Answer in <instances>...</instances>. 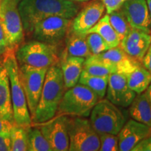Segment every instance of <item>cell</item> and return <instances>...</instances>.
Here are the masks:
<instances>
[{"mask_svg": "<svg viewBox=\"0 0 151 151\" xmlns=\"http://www.w3.org/2000/svg\"><path fill=\"white\" fill-rule=\"evenodd\" d=\"M29 127L16 124L13 126L11 129V151L28 150V130Z\"/></svg>", "mask_w": 151, "mask_h": 151, "instance_id": "obj_25", "label": "cell"}, {"mask_svg": "<svg viewBox=\"0 0 151 151\" xmlns=\"http://www.w3.org/2000/svg\"><path fill=\"white\" fill-rule=\"evenodd\" d=\"M99 100V97L92 90L77 83L64 93L57 113L64 116H88Z\"/></svg>", "mask_w": 151, "mask_h": 151, "instance_id": "obj_4", "label": "cell"}, {"mask_svg": "<svg viewBox=\"0 0 151 151\" xmlns=\"http://www.w3.org/2000/svg\"><path fill=\"white\" fill-rule=\"evenodd\" d=\"M103 62L113 73L125 75L133 70L141 62L129 57L120 47H115L98 55H92Z\"/></svg>", "mask_w": 151, "mask_h": 151, "instance_id": "obj_13", "label": "cell"}, {"mask_svg": "<svg viewBox=\"0 0 151 151\" xmlns=\"http://www.w3.org/2000/svg\"><path fill=\"white\" fill-rule=\"evenodd\" d=\"M109 17L111 26L122 39L132 29L123 13L119 9L109 14Z\"/></svg>", "mask_w": 151, "mask_h": 151, "instance_id": "obj_27", "label": "cell"}, {"mask_svg": "<svg viewBox=\"0 0 151 151\" xmlns=\"http://www.w3.org/2000/svg\"><path fill=\"white\" fill-rule=\"evenodd\" d=\"M70 1H78V2H83V1H89V0H70Z\"/></svg>", "mask_w": 151, "mask_h": 151, "instance_id": "obj_39", "label": "cell"}, {"mask_svg": "<svg viewBox=\"0 0 151 151\" xmlns=\"http://www.w3.org/2000/svg\"><path fill=\"white\" fill-rule=\"evenodd\" d=\"M137 95L128 86L125 76L119 73H111L109 76L106 99L117 106L127 108Z\"/></svg>", "mask_w": 151, "mask_h": 151, "instance_id": "obj_12", "label": "cell"}, {"mask_svg": "<svg viewBox=\"0 0 151 151\" xmlns=\"http://www.w3.org/2000/svg\"><path fill=\"white\" fill-rule=\"evenodd\" d=\"M7 52H8V46H7L6 39L2 26L0 22V56L6 54Z\"/></svg>", "mask_w": 151, "mask_h": 151, "instance_id": "obj_34", "label": "cell"}, {"mask_svg": "<svg viewBox=\"0 0 151 151\" xmlns=\"http://www.w3.org/2000/svg\"><path fill=\"white\" fill-rule=\"evenodd\" d=\"M15 55L20 65H26L34 67L49 68L57 65L59 61L57 46L37 40L20 46Z\"/></svg>", "mask_w": 151, "mask_h": 151, "instance_id": "obj_7", "label": "cell"}, {"mask_svg": "<svg viewBox=\"0 0 151 151\" xmlns=\"http://www.w3.org/2000/svg\"><path fill=\"white\" fill-rule=\"evenodd\" d=\"M86 58L65 55L62 60L60 68L63 75L65 88H72L78 83Z\"/></svg>", "mask_w": 151, "mask_h": 151, "instance_id": "obj_19", "label": "cell"}, {"mask_svg": "<svg viewBox=\"0 0 151 151\" xmlns=\"http://www.w3.org/2000/svg\"><path fill=\"white\" fill-rule=\"evenodd\" d=\"M18 9L24 31L30 34L38 22L48 17L73 18L78 12L79 6L70 0H21Z\"/></svg>", "mask_w": 151, "mask_h": 151, "instance_id": "obj_1", "label": "cell"}, {"mask_svg": "<svg viewBox=\"0 0 151 151\" xmlns=\"http://www.w3.org/2000/svg\"><path fill=\"white\" fill-rule=\"evenodd\" d=\"M90 123L98 133L117 135L126 122L123 112L107 99L99 100L90 112Z\"/></svg>", "mask_w": 151, "mask_h": 151, "instance_id": "obj_6", "label": "cell"}, {"mask_svg": "<svg viewBox=\"0 0 151 151\" xmlns=\"http://www.w3.org/2000/svg\"><path fill=\"white\" fill-rule=\"evenodd\" d=\"M83 71L89 74L97 76H107L113 73L110 68L104 65L103 62L94 58L93 55H90L86 58Z\"/></svg>", "mask_w": 151, "mask_h": 151, "instance_id": "obj_28", "label": "cell"}, {"mask_svg": "<svg viewBox=\"0 0 151 151\" xmlns=\"http://www.w3.org/2000/svg\"><path fill=\"white\" fill-rule=\"evenodd\" d=\"M86 40L92 55H98L111 48L101 36L97 33L86 34Z\"/></svg>", "mask_w": 151, "mask_h": 151, "instance_id": "obj_29", "label": "cell"}, {"mask_svg": "<svg viewBox=\"0 0 151 151\" xmlns=\"http://www.w3.org/2000/svg\"><path fill=\"white\" fill-rule=\"evenodd\" d=\"M11 150V131L0 133V151Z\"/></svg>", "mask_w": 151, "mask_h": 151, "instance_id": "obj_31", "label": "cell"}, {"mask_svg": "<svg viewBox=\"0 0 151 151\" xmlns=\"http://www.w3.org/2000/svg\"><path fill=\"white\" fill-rule=\"evenodd\" d=\"M150 44V32L132 28L122 39L120 46L129 57L141 62Z\"/></svg>", "mask_w": 151, "mask_h": 151, "instance_id": "obj_15", "label": "cell"}, {"mask_svg": "<svg viewBox=\"0 0 151 151\" xmlns=\"http://www.w3.org/2000/svg\"><path fill=\"white\" fill-rule=\"evenodd\" d=\"M15 124L14 122H11L9 120H4L0 117V133L4 132H10L11 128Z\"/></svg>", "mask_w": 151, "mask_h": 151, "instance_id": "obj_36", "label": "cell"}, {"mask_svg": "<svg viewBox=\"0 0 151 151\" xmlns=\"http://www.w3.org/2000/svg\"><path fill=\"white\" fill-rule=\"evenodd\" d=\"M147 6H148V9L149 11V14H150V21H151V0H146ZM150 27H151V23H150Z\"/></svg>", "mask_w": 151, "mask_h": 151, "instance_id": "obj_38", "label": "cell"}, {"mask_svg": "<svg viewBox=\"0 0 151 151\" xmlns=\"http://www.w3.org/2000/svg\"><path fill=\"white\" fill-rule=\"evenodd\" d=\"M71 22V19L50 16L38 22L32 33L35 40L57 46L65 39Z\"/></svg>", "mask_w": 151, "mask_h": 151, "instance_id": "obj_10", "label": "cell"}, {"mask_svg": "<svg viewBox=\"0 0 151 151\" xmlns=\"http://www.w3.org/2000/svg\"><path fill=\"white\" fill-rule=\"evenodd\" d=\"M151 127L137 120H128L118 134L119 150H132L142 139L150 135Z\"/></svg>", "mask_w": 151, "mask_h": 151, "instance_id": "obj_17", "label": "cell"}, {"mask_svg": "<svg viewBox=\"0 0 151 151\" xmlns=\"http://www.w3.org/2000/svg\"><path fill=\"white\" fill-rule=\"evenodd\" d=\"M0 2H1V0H0Z\"/></svg>", "mask_w": 151, "mask_h": 151, "instance_id": "obj_41", "label": "cell"}, {"mask_svg": "<svg viewBox=\"0 0 151 151\" xmlns=\"http://www.w3.org/2000/svg\"><path fill=\"white\" fill-rule=\"evenodd\" d=\"M0 117L15 123L11 101L10 81L8 71L4 63H0Z\"/></svg>", "mask_w": 151, "mask_h": 151, "instance_id": "obj_18", "label": "cell"}, {"mask_svg": "<svg viewBox=\"0 0 151 151\" xmlns=\"http://www.w3.org/2000/svg\"><path fill=\"white\" fill-rule=\"evenodd\" d=\"M0 22L6 39L8 52L14 51L24 39V29L18 4L12 0H1Z\"/></svg>", "mask_w": 151, "mask_h": 151, "instance_id": "obj_8", "label": "cell"}, {"mask_svg": "<svg viewBox=\"0 0 151 151\" xmlns=\"http://www.w3.org/2000/svg\"><path fill=\"white\" fill-rule=\"evenodd\" d=\"M141 64L147 70L151 73V44L149 47L146 53L145 54L144 57L143 58Z\"/></svg>", "mask_w": 151, "mask_h": 151, "instance_id": "obj_35", "label": "cell"}, {"mask_svg": "<svg viewBox=\"0 0 151 151\" xmlns=\"http://www.w3.org/2000/svg\"><path fill=\"white\" fill-rule=\"evenodd\" d=\"M132 151H151V136L142 139L134 147Z\"/></svg>", "mask_w": 151, "mask_h": 151, "instance_id": "obj_33", "label": "cell"}, {"mask_svg": "<svg viewBox=\"0 0 151 151\" xmlns=\"http://www.w3.org/2000/svg\"><path fill=\"white\" fill-rule=\"evenodd\" d=\"M124 76L127 79L128 86L137 94L146 91L151 83V73L141 63Z\"/></svg>", "mask_w": 151, "mask_h": 151, "instance_id": "obj_22", "label": "cell"}, {"mask_svg": "<svg viewBox=\"0 0 151 151\" xmlns=\"http://www.w3.org/2000/svg\"><path fill=\"white\" fill-rule=\"evenodd\" d=\"M145 92H146L147 97H148V99L149 100V101H150V104L151 105V83L148 86V88H147V89L146 90Z\"/></svg>", "mask_w": 151, "mask_h": 151, "instance_id": "obj_37", "label": "cell"}, {"mask_svg": "<svg viewBox=\"0 0 151 151\" xmlns=\"http://www.w3.org/2000/svg\"><path fill=\"white\" fill-rule=\"evenodd\" d=\"M100 141V151L119 150L118 135L110 133H98Z\"/></svg>", "mask_w": 151, "mask_h": 151, "instance_id": "obj_30", "label": "cell"}, {"mask_svg": "<svg viewBox=\"0 0 151 151\" xmlns=\"http://www.w3.org/2000/svg\"><path fill=\"white\" fill-rule=\"evenodd\" d=\"M48 68L34 67L21 65L19 67V74L32 119L35 116L42 91L45 78Z\"/></svg>", "mask_w": 151, "mask_h": 151, "instance_id": "obj_9", "label": "cell"}, {"mask_svg": "<svg viewBox=\"0 0 151 151\" xmlns=\"http://www.w3.org/2000/svg\"><path fill=\"white\" fill-rule=\"evenodd\" d=\"M12 1H14V3H16V4H18H18L20 3V1H21V0H12Z\"/></svg>", "mask_w": 151, "mask_h": 151, "instance_id": "obj_40", "label": "cell"}, {"mask_svg": "<svg viewBox=\"0 0 151 151\" xmlns=\"http://www.w3.org/2000/svg\"><path fill=\"white\" fill-rule=\"evenodd\" d=\"M67 125L69 151L99 150V134L90 120L78 116L67 117Z\"/></svg>", "mask_w": 151, "mask_h": 151, "instance_id": "obj_5", "label": "cell"}, {"mask_svg": "<svg viewBox=\"0 0 151 151\" xmlns=\"http://www.w3.org/2000/svg\"><path fill=\"white\" fill-rule=\"evenodd\" d=\"M109 76H97L83 71L78 83L86 86L97 94L99 99H102L106 93Z\"/></svg>", "mask_w": 151, "mask_h": 151, "instance_id": "obj_24", "label": "cell"}, {"mask_svg": "<svg viewBox=\"0 0 151 151\" xmlns=\"http://www.w3.org/2000/svg\"><path fill=\"white\" fill-rule=\"evenodd\" d=\"M28 150L52 151L51 146L41 133L39 128H29L28 130Z\"/></svg>", "mask_w": 151, "mask_h": 151, "instance_id": "obj_26", "label": "cell"}, {"mask_svg": "<svg viewBox=\"0 0 151 151\" xmlns=\"http://www.w3.org/2000/svg\"><path fill=\"white\" fill-rule=\"evenodd\" d=\"M132 28L150 32V18L146 0H126L120 8Z\"/></svg>", "mask_w": 151, "mask_h": 151, "instance_id": "obj_14", "label": "cell"}, {"mask_svg": "<svg viewBox=\"0 0 151 151\" xmlns=\"http://www.w3.org/2000/svg\"><path fill=\"white\" fill-rule=\"evenodd\" d=\"M3 63L8 71L10 81L11 101L15 123L22 127H31L32 120L19 74V65L14 51L7 52Z\"/></svg>", "mask_w": 151, "mask_h": 151, "instance_id": "obj_3", "label": "cell"}, {"mask_svg": "<svg viewBox=\"0 0 151 151\" xmlns=\"http://www.w3.org/2000/svg\"><path fill=\"white\" fill-rule=\"evenodd\" d=\"M129 113L132 119L151 127V105L146 92L136 95L129 105Z\"/></svg>", "mask_w": 151, "mask_h": 151, "instance_id": "obj_21", "label": "cell"}, {"mask_svg": "<svg viewBox=\"0 0 151 151\" xmlns=\"http://www.w3.org/2000/svg\"><path fill=\"white\" fill-rule=\"evenodd\" d=\"M67 116L58 115L48 121L39 123L41 133L51 146L52 151H67L69 138L67 125Z\"/></svg>", "mask_w": 151, "mask_h": 151, "instance_id": "obj_11", "label": "cell"}, {"mask_svg": "<svg viewBox=\"0 0 151 151\" xmlns=\"http://www.w3.org/2000/svg\"><path fill=\"white\" fill-rule=\"evenodd\" d=\"M124 1L126 0H101V1L104 4L107 14H111L113 11L120 9Z\"/></svg>", "mask_w": 151, "mask_h": 151, "instance_id": "obj_32", "label": "cell"}, {"mask_svg": "<svg viewBox=\"0 0 151 151\" xmlns=\"http://www.w3.org/2000/svg\"><path fill=\"white\" fill-rule=\"evenodd\" d=\"M60 66L52 65L48 69L39 103L32 121L43 123L55 116L65 90Z\"/></svg>", "mask_w": 151, "mask_h": 151, "instance_id": "obj_2", "label": "cell"}, {"mask_svg": "<svg viewBox=\"0 0 151 151\" xmlns=\"http://www.w3.org/2000/svg\"><path fill=\"white\" fill-rule=\"evenodd\" d=\"M97 33L101 36L111 48L119 46L121 38L119 36L109 22V14L101 17L99 20L86 34Z\"/></svg>", "mask_w": 151, "mask_h": 151, "instance_id": "obj_23", "label": "cell"}, {"mask_svg": "<svg viewBox=\"0 0 151 151\" xmlns=\"http://www.w3.org/2000/svg\"><path fill=\"white\" fill-rule=\"evenodd\" d=\"M66 55L87 58L92 55L86 40V34L78 33L69 27L65 38Z\"/></svg>", "mask_w": 151, "mask_h": 151, "instance_id": "obj_20", "label": "cell"}, {"mask_svg": "<svg viewBox=\"0 0 151 151\" xmlns=\"http://www.w3.org/2000/svg\"><path fill=\"white\" fill-rule=\"evenodd\" d=\"M105 6L101 0H95L87 4L77 13L71 20L70 28L78 33L86 34L103 16Z\"/></svg>", "mask_w": 151, "mask_h": 151, "instance_id": "obj_16", "label": "cell"}]
</instances>
